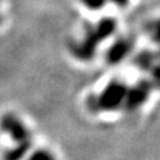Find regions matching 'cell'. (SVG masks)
Instances as JSON below:
<instances>
[{
    "label": "cell",
    "mask_w": 160,
    "mask_h": 160,
    "mask_svg": "<svg viewBox=\"0 0 160 160\" xmlns=\"http://www.w3.org/2000/svg\"><path fill=\"white\" fill-rule=\"evenodd\" d=\"M0 130L12 141L3 152L2 160H23L32 146V133L19 116L7 112L0 118Z\"/></svg>",
    "instance_id": "obj_1"
},
{
    "label": "cell",
    "mask_w": 160,
    "mask_h": 160,
    "mask_svg": "<svg viewBox=\"0 0 160 160\" xmlns=\"http://www.w3.org/2000/svg\"><path fill=\"white\" fill-rule=\"evenodd\" d=\"M129 89L119 82L112 83L96 98L93 107L97 111H115L120 108H127Z\"/></svg>",
    "instance_id": "obj_2"
},
{
    "label": "cell",
    "mask_w": 160,
    "mask_h": 160,
    "mask_svg": "<svg viewBox=\"0 0 160 160\" xmlns=\"http://www.w3.org/2000/svg\"><path fill=\"white\" fill-rule=\"evenodd\" d=\"M27 160H57L51 151L47 149H37L30 153Z\"/></svg>",
    "instance_id": "obj_3"
},
{
    "label": "cell",
    "mask_w": 160,
    "mask_h": 160,
    "mask_svg": "<svg viewBox=\"0 0 160 160\" xmlns=\"http://www.w3.org/2000/svg\"><path fill=\"white\" fill-rule=\"evenodd\" d=\"M86 6H87L89 9L97 10L99 8H101L108 0H81Z\"/></svg>",
    "instance_id": "obj_4"
},
{
    "label": "cell",
    "mask_w": 160,
    "mask_h": 160,
    "mask_svg": "<svg viewBox=\"0 0 160 160\" xmlns=\"http://www.w3.org/2000/svg\"><path fill=\"white\" fill-rule=\"evenodd\" d=\"M1 1V0H0ZM1 19H2V17H1V13H0V23H1Z\"/></svg>",
    "instance_id": "obj_5"
}]
</instances>
